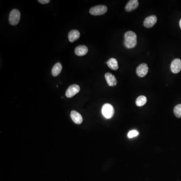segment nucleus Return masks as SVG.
<instances>
[{
  "instance_id": "1",
  "label": "nucleus",
  "mask_w": 181,
  "mask_h": 181,
  "mask_svg": "<svg viewBox=\"0 0 181 181\" xmlns=\"http://www.w3.org/2000/svg\"><path fill=\"white\" fill-rule=\"evenodd\" d=\"M137 44L136 34L134 32L128 31L124 35V45L127 48H132Z\"/></svg>"
},
{
  "instance_id": "2",
  "label": "nucleus",
  "mask_w": 181,
  "mask_h": 181,
  "mask_svg": "<svg viewBox=\"0 0 181 181\" xmlns=\"http://www.w3.org/2000/svg\"><path fill=\"white\" fill-rule=\"evenodd\" d=\"M20 12L17 9H13L9 15V22L12 25L15 26L19 23L20 20Z\"/></svg>"
},
{
  "instance_id": "3",
  "label": "nucleus",
  "mask_w": 181,
  "mask_h": 181,
  "mask_svg": "<svg viewBox=\"0 0 181 181\" xmlns=\"http://www.w3.org/2000/svg\"><path fill=\"white\" fill-rule=\"evenodd\" d=\"M102 113L104 117L107 119H110L114 115V108L111 104H105L102 108Z\"/></svg>"
},
{
  "instance_id": "4",
  "label": "nucleus",
  "mask_w": 181,
  "mask_h": 181,
  "mask_svg": "<svg viewBox=\"0 0 181 181\" xmlns=\"http://www.w3.org/2000/svg\"><path fill=\"white\" fill-rule=\"evenodd\" d=\"M107 11V7L105 5H97L93 7L90 9V13L92 15H102Z\"/></svg>"
},
{
  "instance_id": "5",
  "label": "nucleus",
  "mask_w": 181,
  "mask_h": 181,
  "mask_svg": "<svg viewBox=\"0 0 181 181\" xmlns=\"http://www.w3.org/2000/svg\"><path fill=\"white\" fill-rule=\"evenodd\" d=\"M80 91V88L78 85L76 84L71 85L66 91V96L68 98L72 97L77 94Z\"/></svg>"
},
{
  "instance_id": "6",
  "label": "nucleus",
  "mask_w": 181,
  "mask_h": 181,
  "mask_svg": "<svg viewBox=\"0 0 181 181\" xmlns=\"http://www.w3.org/2000/svg\"><path fill=\"white\" fill-rule=\"evenodd\" d=\"M148 71V67L147 64L143 63L138 66L137 67L136 72L137 75L139 77H143L147 75Z\"/></svg>"
},
{
  "instance_id": "7",
  "label": "nucleus",
  "mask_w": 181,
  "mask_h": 181,
  "mask_svg": "<svg viewBox=\"0 0 181 181\" xmlns=\"http://www.w3.org/2000/svg\"><path fill=\"white\" fill-rule=\"evenodd\" d=\"M157 22V17L155 15H152L146 18L143 22L144 26L146 28H152Z\"/></svg>"
},
{
  "instance_id": "8",
  "label": "nucleus",
  "mask_w": 181,
  "mask_h": 181,
  "mask_svg": "<svg viewBox=\"0 0 181 181\" xmlns=\"http://www.w3.org/2000/svg\"><path fill=\"white\" fill-rule=\"evenodd\" d=\"M171 71L173 74H178L181 70V60L176 58L173 61L171 65Z\"/></svg>"
},
{
  "instance_id": "9",
  "label": "nucleus",
  "mask_w": 181,
  "mask_h": 181,
  "mask_svg": "<svg viewBox=\"0 0 181 181\" xmlns=\"http://www.w3.org/2000/svg\"><path fill=\"white\" fill-rule=\"evenodd\" d=\"M105 79L109 86L114 87L117 84L116 78L110 72H107L105 75Z\"/></svg>"
},
{
  "instance_id": "10",
  "label": "nucleus",
  "mask_w": 181,
  "mask_h": 181,
  "mask_svg": "<svg viewBox=\"0 0 181 181\" xmlns=\"http://www.w3.org/2000/svg\"><path fill=\"white\" fill-rule=\"evenodd\" d=\"M139 5V2L137 0H130L127 3L125 7L126 11L131 12L136 10Z\"/></svg>"
},
{
  "instance_id": "11",
  "label": "nucleus",
  "mask_w": 181,
  "mask_h": 181,
  "mask_svg": "<svg viewBox=\"0 0 181 181\" xmlns=\"http://www.w3.org/2000/svg\"><path fill=\"white\" fill-rule=\"evenodd\" d=\"M71 117L74 123L77 124H81L83 122V119L81 115L75 110L71 112Z\"/></svg>"
},
{
  "instance_id": "12",
  "label": "nucleus",
  "mask_w": 181,
  "mask_h": 181,
  "mask_svg": "<svg viewBox=\"0 0 181 181\" xmlns=\"http://www.w3.org/2000/svg\"><path fill=\"white\" fill-rule=\"evenodd\" d=\"M80 37V33L77 30H72L69 32L68 34V40L71 42H75L79 40Z\"/></svg>"
},
{
  "instance_id": "13",
  "label": "nucleus",
  "mask_w": 181,
  "mask_h": 181,
  "mask_svg": "<svg viewBox=\"0 0 181 181\" xmlns=\"http://www.w3.org/2000/svg\"><path fill=\"white\" fill-rule=\"evenodd\" d=\"M88 52V48L86 46L79 45L75 49V54L77 56H82L87 55V53Z\"/></svg>"
},
{
  "instance_id": "14",
  "label": "nucleus",
  "mask_w": 181,
  "mask_h": 181,
  "mask_svg": "<svg viewBox=\"0 0 181 181\" xmlns=\"http://www.w3.org/2000/svg\"><path fill=\"white\" fill-rule=\"evenodd\" d=\"M108 66L109 68L114 71H116L118 69V64L116 59L111 58L107 62Z\"/></svg>"
},
{
  "instance_id": "15",
  "label": "nucleus",
  "mask_w": 181,
  "mask_h": 181,
  "mask_svg": "<svg viewBox=\"0 0 181 181\" xmlns=\"http://www.w3.org/2000/svg\"><path fill=\"white\" fill-rule=\"evenodd\" d=\"M62 65L60 62H57L52 67L51 73L53 76L56 77L60 75L62 70Z\"/></svg>"
},
{
  "instance_id": "16",
  "label": "nucleus",
  "mask_w": 181,
  "mask_h": 181,
  "mask_svg": "<svg viewBox=\"0 0 181 181\" xmlns=\"http://www.w3.org/2000/svg\"><path fill=\"white\" fill-rule=\"evenodd\" d=\"M147 102V98L144 96L138 97L136 100V105L138 107L143 106Z\"/></svg>"
},
{
  "instance_id": "17",
  "label": "nucleus",
  "mask_w": 181,
  "mask_h": 181,
  "mask_svg": "<svg viewBox=\"0 0 181 181\" xmlns=\"http://www.w3.org/2000/svg\"><path fill=\"white\" fill-rule=\"evenodd\" d=\"M174 114L178 118H181V104L177 105L173 109Z\"/></svg>"
},
{
  "instance_id": "18",
  "label": "nucleus",
  "mask_w": 181,
  "mask_h": 181,
  "mask_svg": "<svg viewBox=\"0 0 181 181\" xmlns=\"http://www.w3.org/2000/svg\"><path fill=\"white\" fill-rule=\"evenodd\" d=\"M139 134L138 131L136 130H132L128 132L127 136L129 138H134L135 137L137 136Z\"/></svg>"
},
{
  "instance_id": "19",
  "label": "nucleus",
  "mask_w": 181,
  "mask_h": 181,
  "mask_svg": "<svg viewBox=\"0 0 181 181\" xmlns=\"http://www.w3.org/2000/svg\"><path fill=\"white\" fill-rule=\"evenodd\" d=\"M38 2L42 4H46L50 2V0H38Z\"/></svg>"
},
{
  "instance_id": "20",
  "label": "nucleus",
  "mask_w": 181,
  "mask_h": 181,
  "mask_svg": "<svg viewBox=\"0 0 181 181\" xmlns=\"http://www.w3.org/2000/svg\"><path fill=\"white\" fill-rule=\"evenodd\" d=\"M179 25H180V28L181 29V19L180 20V22H179Z\"/></svg>"
}]
</instances>
